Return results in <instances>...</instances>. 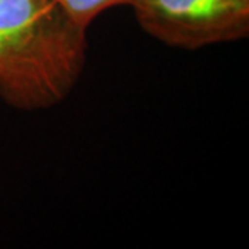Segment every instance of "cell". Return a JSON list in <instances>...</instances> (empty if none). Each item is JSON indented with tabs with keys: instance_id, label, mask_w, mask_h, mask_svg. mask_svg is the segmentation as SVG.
Segmentation results:
<instances>
[{
	"instance_id": "obj_4",
	"label": "cell",
	"mask_w": 249,
	"mask_h": 249,
	"mask_svg": "<svg viewBox=\"0 0 249 249\" xmlns=\"http://www.w3.org/2000/svg\"><path fill=\"white\" fill-rule=\"evenodd\" d=\"M244 3H247V4H249V0H242Z\"/></svg>"
},
{
	"instance_id": "obj_2",
	"label": "cell",
	"mask_w": 249,
	"mask_h": 249,
	"mask_svg": "<svg viewBox=\"0 0 249 249\" xmlns=\"http://www.w3.org/2000/svg\"><path fill=\"white\" fill-rule=\"evenodd\" d=\"M144 32L170 47L198 50L249 35V4L242 0H129Z\"/></svg>"
},
{
	"instance_id": "obj_3",
	"label": "cell",
	"mask_w": 249,
	"mask_h": 249,
	"mask_svg": "<svg viewBox=\"0 0 249 249\" xmlns=\"http://www.w3.org/2000/svg\"><path fill=\"white\" fill-rule=\"evenodd\" d=\"M127 1L129 0H57L76 24L88 29L101 13L115 6H126Z\"/></svg>"
},
{
	"instance_id": "obj_1",
	"label": "cell",
	"mask_w": 249,
	"mask_h": 249,
	"mask_svg": "<svg viewBox=\"0 0 249 249\" xmlns=\"http://www.w3.org/2000/svg\"><path fill=\"white\" fill-rule=\"evenodd\" d=\"M88 28L57 0H0V98L19 111L62 103L88 60Z\"/></svg>"
}]
</instances>
